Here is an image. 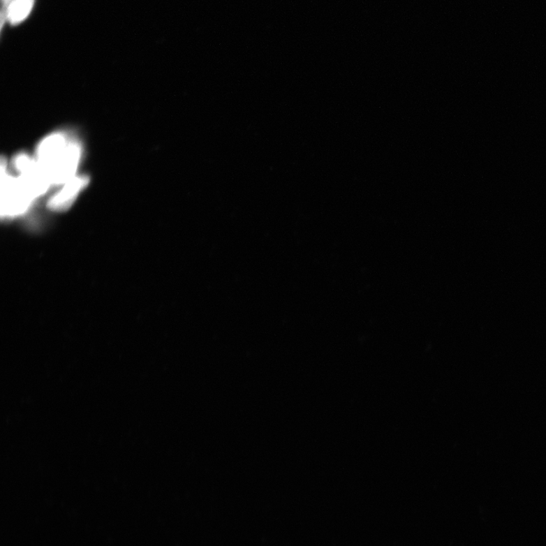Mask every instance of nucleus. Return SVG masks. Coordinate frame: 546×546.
<instances>
[{
  "label": "nucleus",
  "instance_id": "f257e3e1",
  "mask_svg": "<svg viewBox=\"0 0 546 546\" xmlns=\"http://www.w3.org/2000/svg\"><path fill=\"white\" fill-rule=\"evenodd\" d=\"M83 147L66 132L56 131L44 137L34 156L52 186H63L78 175Z\"/></svg>",
  "mask_w": 546,
  "mask_h": 546
},
{
  "label": "nucleus",
  "instance_id": "f03ea898",
  "mask_svg": "<svg viewBox=\"0 0 546 546\" xmlns=\"http://www.w3.org/2000/svg\"><path fill=\"white\" fill-rule=\"evenodd\" d=\"M1 188L2 214L7 217L24 214L36 200L3 157L1 160Z\"/></svg>",
  "mask_w": 546,
  "mask_h": 546
},
{
  "label": "nucleus",
  "instance_id": "7ed1b4c3",
  "mask_svg": "<svg viewBox=\"0 0 546 546\" xmlns=\"http://www.w3.org/2000/svg\"><path fill=\"white\" fill-rule=\"evenodd\" d=\"M11 164V170L19 176L35 199L45 195L52 187L34 156L26 153L17 154Z\"/></svg>",
  "mask_w": 546,
  "mask_h": 546
},
{
  "label": "nucleus",
  "instance_id": "20e7f679",
  "mask_svg": "<svg viewBox=\"0 0 546 546\" xmlns=\"http://www.w3.org/2000/svg\"><path fill=\"white\" fill-rule=\"evenodd\" d=\"M90 179L86 175L78 174L68 180L52 195L48 200V207L54 211L64 210L71 207L73 202L89 184Z\"/></svg>",
  "mask_w": 546,
  "mask_h": 546
},
{
  "label": "nucleus",
  "instance_id": "39448f33",
  "mask_svg": "<svg viewBox=\"0 0 546 546\" xmlns=\"http://www.w3.org/2000/svg\"><path fill=\"white\" fill-rule=\"evenodd\" d=\"M35 0H14L6 13V21L13 25L24 22L30 15Z\"/></svg>",
  "mask_w": 546,
  "mask_h": 546
},
{
  "label": "nucleus",
  "instance_id": "423d86ee",
  "mask_svg": "<svg viewBox=\"0 0 546 546\" xmlns=\"http://www.w3.org/2000/svg\"><path fill=\"white\" fill-rule=\"evenodd\" d=\"M14 1V0H2V10L1 13H0V20H1V28H3V25L7 22L6 21V13L8 10V6L11 5V3Z\"/></svg>",
  "mask_w": 546,
  "mask_h": 546
}]
</instances>
